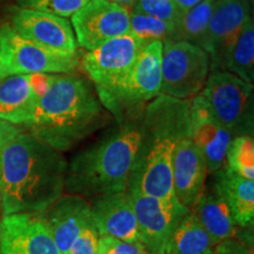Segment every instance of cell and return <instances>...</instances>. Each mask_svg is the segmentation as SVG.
Listing matches in <instances>:
<instances>
[{
	"mask_svg": "<svg viewBox=\"0 0 254 254\" xmlns=\"http://www.w3.org/2000/svg\"><path fill=\"white\" fill-rule=\"evenodd\" d=\"M66 173L63 154L23 129L0 154L2 215L45 211L65 193Z\"/></svg>",
	"mask_w": 254,
	"mask_h": 254,
	"instance_id": "obj_1",
	"label": "cell"
},
{
	"mask_svg": "<svg viewBox=\"0 0 254 254\" xmlns=\"http://www.w3.org/2000/svg\"><path fill=\"white\" fill-rule=\"evenodd\" d=\"M107 123V111L88 82L72 73L51 74L45 91L19 127L60 153Z\"/></svg>",
	"mask_w": 254,
	"mask_h": 254,
	"instance_id": "obj_2",
	"label": "cell"
},
{
	"mask_svg": "<svg viewBox=\"0 0 254 254\" xmlns=\"http://www.w3.org/2000/svg\"><path fill=\"white\" fill-rule=\"evenodd\" d=\"M190 99L160 94L142 112V142L127 192L172 199V155L177 141L190 136Z\"/></svg>",
	"mask_w": 254,
	"mask_h": 254,
	"instance_id": "obj_3",
	"label": "cell"
},
{
	"mask_svg": "<svg viewBox=\"0 0 254 254\" xmlns=\"http://www.w3.org/2000/svg\"><path fill=\"white\" fill-rule=\"evenodd\" d=\"M142 142V113L67 163L65 192L94 199L127 190Z\"/></svg>",
	"mask_w": 254,
	"mask_h": 254,
	"instance_id": "obj_4",
	"label": "cell"
},
{
	"mask_svg": "<svg viewBox=\"0 0 254 254\" xmlns=\"http://www.w3.org/2000/svg\"><path fill=\"white\" fill-rule=\"evenodd\" d=\"M161 41L142 47L126 77L99 98L104 109L119 124L140 116L147 104L161 94Z\"/></svg>",
	"mask_w": 254,
	"mask_h": 254,
	"instance_id": "obj_5",
	"label": "cell"
},
{
	"mask_svg": "<svg viewBox=\"0 0 254 254\" xmlns=\"http://www.w3.org/2000/svg\"><path fill=\"white\" fill-rule=\"evenodd\" d=\"M0 64L2 78L14 74H65L80 64L79 53H64L34 43L8 23L0 25Z\"/></svg>",
	"mask_w": 254,
	"mask_h": 254,
	"instance_id": "obj_6",
	"label": "cell"
},
{
	"mask_svg": "<svg viewBox=\"0 0 254 254\" xmlns=\"http://www.w3.org/2000/svg\"><path fill=\"white\" fill-rule=\"evenodd\" d=\"M232 136L253 135V85L227 71L209 73L199 93Z\"/></svg>",
	"mask_w": 254,
	"mask_h": 254,
	"instance_id": "obj_7",
	"label": "cell"
},
{
	"mask_svg": "<svg viewBox=\"0 0 254 254\" xmlns=\"http://www.w3.org/2000/svg\"><path fill=\"white\" fill-rule=\"evenodd\" d=\"M211 73L207 52L195 44L165 40L161 55V94L192 99L201 92Z\"/></svg>",
	"mask_w": 254,
	"mask_h": 254,
	"instance_id": "obj_8",
	"label": "cell"
},
{
	"mask_svg": "<svg viewBox=\"0 0 254 254\" xmlns=\"http://www.w3.org/2000/svg\"><path fill=\"white\" fill-rule=\"evenodd\" d=\"M144 46L128 32L85 53L81 66L93 82L98 98L110 93L126 77Z\"/></svg>",
	"mask_w": 254,
	"mask_h": 254,
	"instance_id": "obj_9",
	"label": "cell"
},
{
	"mask_svg": "<svg viewBox=\"0 0 254 254\" xmlns=\"http://www.w3.org/2000/svg\"><path fill=\"white\" fill-rule=\"evenodd\" d=\"M138 224L140 244L147 254H165L179 221L190 209L172 199H159L139 192H128Z\"/></svg>",
	"mask_w": 254,
	"mask_h": 254,
	"instance_id": "obj_10",
	"label": "cell"
},
{
	"mask_svg": "<svg viewBox=\"0 0 254 254\" xmlns=\"http://www.w3.org/2000/svg\"><path fill=\"white\" fill-rule=\"evenodd\" d=\"M131 11L107 0H88L71 17L78 46L86 51L129 32Z\"/></svg>",
	"mask_w": 254,
	"mask_h": 254,
	"instance_id": "obj_11",
	"label": "cell"
},
{
	"mask_svg": "<svg viewBox=\"0 0 254 254\" xmlns=\"http://www.w3.org/2000/svg\"><path fill=\"white\" fill-rule=\"evenodd\" d=\"M251 17V2L243 0H217L200 47L211 60V72L224 71L225 62Z\"/></svg>",
	"mask_w": 254,
	"mask_h": 254,
	"instance_id": "obj_12",
	"label": "cell"
},
{
	"mask_svg": "<svg viewBox=\"0 0 254 254\" xmlns=\"http://www.w3.org/2000/svg\"><path fill=\"white\" fill-rule=\"evenodd\" d=\"M9 25L20 36L47 49L64 53H78L72 25L66 18L21 7H13Z\"/></svg>",
	"mask_w": 254,
	"mask_h": 254,
	"instance_id": "obj_13",
	"label": "cell"
},
{
	"mask_svg": "<svg viewBox=\"0 0 254 254\" xmlns=\"http://www.w3.org/2000/svg\"><path fill=\"white\" fill-rule=\"evenodd\" d=\"M0 254H63L38 213L0 219Z\"/></svg>",
	"mask_w": 254,
	"mask_h": 254,
	"instance_id": "obj_14",
	"label": "cell"
},
{
	"mask_svg": "<svg viewBox=\"0 0 254 254\" xmlns=\"http://www.w3.org/2000/svg\"><path fill=\"white\" fill-rule=\"evenodd\" d=\"M190 138L204 155L207 172L214 174L224 166L232 134L212 113L198 94L190 103Z\"/></svg>",
	"mask_w": 254,
	"mask_h": 254,
	"instance_id": "obj_15",
	"label": "cell"
},
{
	"mask_svg": "<svg viewBox=\"0 0 254 254\" xmlns=\"http://www.w3.org/2000/svg\"><path fill=\"white\" fill-rule=\"evenodd\" d=\"M90 213L100 237L140 243L132 198L127 190L92 199Z\"/></svg>",
	"mask_w": 254,
	"mask_h": 254,
	"instance_id": "obj_16",
	"label": "cell"
},
{
	"mask_svg": "<svg viewBox=\"0 0 254 254\" xmlns=\"http://www.w3.org/2000/svg\"><path fill=\"white\" fill-rule=\"evenodd\" d=\"M205 158L190 136L177 141L172 155L173 193L178 201L192 209L205 189L207 177Z\"/></svg>",
	"mask_w": 254,
	"mask_h": 254,
	"instance_id": "obj_17",
	"label": "cell"
},
{
	"mask_svg": "<svg viewBox=\"0 0 254 254\" xmlns=\"http://www.w3.org/2000/svg\"><path fill=\"white\" fill-rule=\"evenodd\" d=\"M38 214L58 250L63 254H68L81 228L91 218L90 202L80 195L64 193L50 207Z\"/></svg>",
	"mask_w": 254,
	"mask_h": 254,
	"instance_id": "obj_18",
	"label": "cell"
},
{
	"mask_svg": "<svg viewBox=\"0 0 254 254\" xmlns=\"http://www.w3.org/2000/svg\"><path fill=\"white\" fill-rule=\"evenodd\" d=\"M51 74H14L0 80V119L19 126L45 91Z\"/></svg>",
	"mask_w": 254,
	"mask_h": 254,
	"instance_id": "obj_19",
	"label": "cell"
},
{
	"mask_svg": "<svg viewBox=\"0 0 254 254\" xmlns=\"http://www.w3.org/2000/svg\"><path fill=\"white\" fill-rule=\"evenodd\" d=\"M213 176V186L230 207L237 226L253 228L254 180L238 176L225 166Z\"/></svg>",
	"mask_w": 254,
	"mask_h": 254,
	"instance_id": "obj_20",
	"label": "cell"
},
{
	"mask_svg": "<svg viewBox=\"0 0 254 254\" xmlns=\"http://www.w3.org/2000/svg\"><path fill=\"white\" fill-rule=\"evenodd\" d=\"M192 211L217 243L238 236L239 226H237L226 201L213 185L205 186Z\"/></svg>",
	"mask_w": 254,
	"mask_h": 254,
	"instance_id": "obj_21",
	"label": "cell"
},
{
	"mask_svg": "<svg viewBox=\"0 0 254 254\" xmlns=\"http://www.w3.org/2000/svg\"><path fill=\"white\" fill-rule=\"evenodd\" d=\"M217 241L205 230L194 212H190L174 228L165 254H213Z\"/></svg>",
	"mask_w": 254,
	"mask_h": 254,
	"instance_id": "obj_22",
	"label": "cell"
},
{
	"mask_svg": "<svg viewBox=\"0 0 254 254\" xmlns=\"http://www.w3.org/2000/svg\"><path fill=\"white\" fill-rule=\"evenodd\" d=\"M224 71L231 72L241 80L254 82V20L252 15L244 24L239 37L225 62Z\"/></svg>",
	"mask_w": 254,
	"mask_h": 254,
	"instance_id": "obj_23",
	"label": "cell"
},
{
	"mask_svg": "<svg viewBox=\"0 0 254 254\" xmlns=\"http://www.w3.org/2000/svg\"><path fill=\"white\" fill-rule=\"evenodd\" d=\"M215 2L217 0H201L194 7L182 13L174 27L172 40L189 41L199 46L207 30Z\"/></svg>",
	"mask_w": 254,
	"mask_h": 254,
	"instance_id": "obj_24",
	"label": "cell"
},
{
	"mask_svg": "<svg viewBox=\"0 0 254 254\" xmlns=\"http://www.w3.org/2000/svg\"><path fill=\"white\" fill-rule=\"evenodd\" d=\"M224 166L238 176L254 180L253 135H237L232 138Z\"/></svg>",
	"mask_w": 254,
	"mask_h": 254,
	"instance_id": "obj_25",
	"label": "cell"
},
{
	"mask_svg": "<svg viewBox=\"0 0 254 254\" xmlns=\"http://www.w3.org/2000/svg\"><path fill=\"white\" fill-rule=\"evenodd\" d=\"M129 33L138 38L146 46L154 41L164 43L165 40H172L174 26L161 19L131 11Z\"/></svg>",
	"mask_w": 254,
	"mask_h": 254,
	"instance_id": "obj_26",
	"label": "cell"
},
{
	"mask_svg": "<svg viewBox=\"0 0 254 254\" xmlns=\"http://www.w3.org/2000/svg\"><path fill=\"white\" fill-rule=\"evenodd\" d=\"M21 8L36 9L57 17L71 18L88 0H15Z\"/></svg>",
	"mask_w": 254,
	"mask_h": 254,
	"instance_id": "obj_27",
	"label": "cell"
},
{
	"mask_svg": "<svg viewBox=\"0 0 254 254\" xmlns=\"http://www.w3.org/2000/svg\"><path fill=\"white\" fill-rule=\"evenodd\" d=\"M131 11L161 19L174 27L182 17V12L173 0H135Z\"/></svg>",
	"mask_w": 254,
	"mask_h": 254,
	"instance_id": "obj_28",
	"label": "cell"
},
{
	"mask_svg": "<svg viewBox=\"0 0 254 254\" xmlns=\"http://www.w3.org/2000/svg\"><path fill=\"white\" fill-rule=\"evenodd\" d=\"M100 234L90 218L81 228L68 254H98Z\"/></svg>",
	"mask_w": 254,
	"mask_h": 254,
	"instance_id": "obj_29",
	"label": "cell"
},
{
	"mask_svg": "<svg viewBox=\"0 0 254 254\" xmlns=\"http://www.w3.org/2000/svg\"><path fill=\"white\" fill-rule=\"evenodd\" d=\"M98 254H147L140 243H128L112 237H100Z\"/></svg>",
	"mask_w": 254,
	"mask_h": 254,
	"instance_id": "obj_30",
	"label": "cell"
},
{
	"mask_svg": "<svg viewBox=\"0 0 254 254\" xmlns=\"http://www.w3.org/2000/svg\"><path fill=\"white\" fill-rule=\"evenodd\" d=\"M21 131H23L21 127L0 119V154H1V151L4 150L5 146Z\"/></svg>",
	"mask_w": 254,
	"mask_h": 254,
	"instance_id": "obj_31",
	"label": "cell"
},
{
	"mask_svg": "<svg viewBox=\"0 0 254 254\" xmlns=\"http://www.w3.org/2000/svg\"><path fill=\"white\" fill-rule=\"evenodd\" d=\"M173 1L176 2L179 11L182 12V13H185L189 9L194 7L195 5H198L201 0H173Z\"/></svg>",
	"mask_w": 254,
	"mask_h": 254,
	"instance_id": "obj_32",
	"label": "cell"
},
{
	"mask_svg": "<svg viewBox=\"0 0 254 254\" xmlns=\"http://www.w3.org/2000/svg\"><path fill=\"white\" fill-rule=\"evenodd\" d=\"M107 1L113 2V4H117L119 6H122L124 8H127L128 11H131L133 8V5H134L135 0H107Z\"/></svg>",
	"mask_w": 254,
	"mask_h": 254,
	"instance_id": "obj_33",
	"label": "cell"
},
{
	"mask_svg": "<svg viewBox=\"0 0 254 254\" xmlns=\"http://www.w3.org/2000/svg\"><path fill=\"white\" fill-rule=\"evenodd\" d=\"M2 79V75H1V64H0V80Z\"/></svg>",
	"mask_w": 254,
	"mask_h": 254,
	"instance_id": "obj_34",
	"label": "cell"
},
{
	"mask_svg": "<svg viewBox=\"0 0 254 254\" xmlns=\"http://www.w3.org/2000/svg\"><path fill=\"white\" fill-rule=\"evenodd\" d=\"M243 1H247V2H251V4H252L253 0H243Z\"/></svg>",
	"mask_w": 254,
	"mask_h": 254,
	"instance_id": "obj_35",
	"label": "cell"
},
{
	"mask_svg": "<svg viewBox=\"0 0 254 254\" xmlns=\"http://www.w3.org/2000/svg\"><path fill=\"white\" fill-rule=\"evenodd\" d=\"M213 254H214V253H213Z\"/></svg>",
	"mask_w": 254,
	"mask_h": 254,
	"instance_id": "obj_36",
	"label": "cell"
}]
</instances>
